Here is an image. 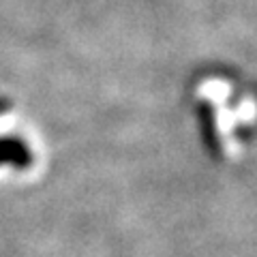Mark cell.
<instances>
[{
    "label": "cell",
    "mask_w": 257,
    "mask_h": 257,
    "mask_svg": "<svg viewBox=\"0 0 257 257\" xmlns=\"http://www.w3.org/2000/svg\"><path fill=\"white\" fill-rule=\"evenodd\" d=\"M0 165H13L15 170H28L32 165V155L26 142L18 135L0 138Z\"/></svg>",
    "instance_id": "cell-1"
},
{
    "label": "cell",
    "mask_w": 257,
    "mask_h": 257,
    "mask_svg": "<svg viewBox=\"0 0 257 257\" xmlns=\"http://www.w3.org/2000/svg\"><path fill=\"white\" fill-rule=\"evenodd\" d=\"M11 109V103L9 99H5V96H0V114H5V111Z\"/></svg>",
    "instance_id": "cell-2"
}]
</instances>
